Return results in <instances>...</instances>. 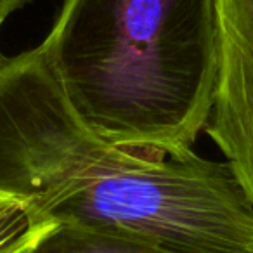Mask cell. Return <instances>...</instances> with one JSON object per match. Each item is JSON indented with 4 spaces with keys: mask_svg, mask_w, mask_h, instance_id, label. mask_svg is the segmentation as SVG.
I'll return each mask as SVG.
<instances>
[{
    "mask_svg": "<svg viewBox=\"0 0 253 253\" xmlns=\"http://www.w3.org/2000/svg\"><path fill=\"white\" fill-rule=\"evenodd\" d=\"M12 253H182L130 236L88 231L73 225H50L33 243Z\"/></svg>",
    "mask_w": 253,
    "mask_h": 253,
    "instance_id": "4",
    "label": "cell"
},
{
    "mask_svg": "<svg viewBox=\"0 0 253 253\" xmlns=\"http://www.w3.org/2000/svg\"><path fill=\"white\" fill-rule=\"evenodd\" d=\"M30 0H0V32L4 28L5 21L11 18L14 12H18L19 9H23ZM2 59V56H0Z\"/></svg>",
    "mask_w": 253,
    "mask_h": 253,
    "instance_id": "5",
    "label": "cell"
},
{
    "mask_svg": "<svg viewBox=\"0 0 253 253\" xmlns=\"http://www.w3.org/2000/svg\"><path fill=\"white\" fill-rule=\"evenodd\" d=\"M16 203H19V201L12 200V198H9V196H4V194H0V213L5 211L7 208H11L12 205H16Z\"/></svg>",
    "mask_w": 253,
    "mask_h": 253,
    "instance_id": "6",
    "label": "cell"
},
{
    "mask_svg": "<svg viewBox=\"0 0 253 253\" xmlns=\"http://www.w3.org/2000/svg\"><path fill=\"white\" fill-rule=\"evenodd\" d=\"M42 45L104 141L186 153L205 130L220 70L218 0H64Z\"/></svg>",
    "mask_w": 253,
    "mask_h": 253,
    "instance_id": "2",
    "label": "cell"
},
{
    "mask_svg": "<svg viewBox=\"0 0 253 253\" xmlns=\"http://www.w3.org/2000/svg\"><path fill=\"white\" fill-rule=\"evenodd\" d=\"M0 194L57 225L182 253H253V205L227 162L95 135L42 43L0 59Z\"/></svg>",
    "mask_w": 253,
    "mask_h": 253,
    "instance_id": "1",
    "label": "cell"
},
{
    "mask_svg": "<svg viewBox=\"0 0 253 253\" xmlns=\"http://www.w3.org/2000/svg\"><path fill=\"white\" fill-rule=\"evenodd\" d=\"M220 70L205 126L253 205V0H218Z\"/></svg>",
    "mask_w": 253,
    "mask_h": 253,
    "instance_id": "3",
    "label": "cell"
}]
</instances>
